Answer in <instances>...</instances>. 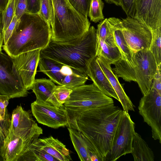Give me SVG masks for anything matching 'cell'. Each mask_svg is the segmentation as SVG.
I'll return each instance as SVG.
<instances>
[{
	"label": "cell",
	"instance_id": "obj_3",
	"mask_svg": "<svg viewBox=\"0 0 161 161\" xmlns=\"http://www.w3.org/2000/svg\"><path fill=\"white\" fill-rule=\"evenodd\" d=\"M96 29L93 26L82 36L66 42L51 40L40 56L86 74V64L96 56Z\"/></svg>",
	"mask_w": 161,
	"mask_h": 161
},
{
	"label": "cell",
	"instance_id": "obj_39",
	"mask_svg": "<svg viewBox=\"0 0 161 161\" xmlns=\"http://www.w3.org/2000/svg\"><path fill=\"white\" fill-rule=\"evenodd\" d=\"M3 42V25L2 18V12L0 11V52L2 51Z\"/></svg>",
	"mask_w": 161,
	"mask_h": 161
},
{
	"label": "cell",
	"instance_id": "obj_26",
	"mask_svg": "<svg viewBox=\"0 0 161 161\" xmlns=\"http://www.w3.org/2000/svg\"><path fill=\"white\" fill-rule=\"evenodd\" d=\"M97 38L107 45L116 47L113 29L107 18L101 21L97 25L96 29Z\"/></svg>",
	"mask_w": 161,
	"mask_h": 161
},
{
	"label": "cell",
	"instance_id": "obj_25",
	"mask_svg": "<svg viewBox=\"0 0 161 161\" xmlns=\"http://www.w3.org/2000/svg\"><path fill=\"white\" fill-rule=\"evenodd\" d=\"M96 56L103 58L111 64H113L121 58L117 47H114L108 45L97 38Z\"/></svg>",
	"mask_w": 161,
	"mask_h": 161
},
{
	"label": "cell",
	"instance_id": "obj_17",
	"mask_svg": "<svg viewBox=\"0 0 161 161\" xmlns=\"http://www.w3.org/2000/svg\"><path fill=\"white\" fill-rule=\"evenodd\" d=\"M86 66V74L93 83L107 96L119 101L116 94L97 62L96 56L89 60Z\"/></svg>",
	"mask_w": 161,
	"mask_h": 161
},
{
	"label": "cell",
	"instance_id": "obj_8",
	"mask_svg": "<svg viewBox=\"0 0 161 161\" xmlns=\"http://www.w3.org/2000/svg\"><path fill=\"white\" fill-rule=\"evenodd\" d=\"M28 92L14 62L13 58L0 52V95L9 99L26 96Z\"/></svg>",
	"mask_w": 161,
	"mask_h": 161
},
{
	"label": "cell",
	"instance_id": "obj_19",
	"mask_svg": "<svg viewBox=\"0 0 161 161\" xmlns=\"http://www.w3.org/2000/svg\"><path fill=\"white\" fill-rule=\"evenodd\" d=\"M35 144L58 161L72 160L69 151L65 146L58 139L52 136L38 139Z\"/></svg>",
	"mask_w": 161,
	"mask_h": 161
},
{
	"label": "cell",
	"instance_id": "obj_21",
	"mask_svg": "<svg viewBox=\"0 0 161 161\" xmlns=\"http://www.w3.org/2000/svg\"><path fill=\"white\" fill-rule=\"evenodd\" d=\"M132 154L135 161H154L153 152L138 133L135 132L132 144Z\"/></svg>",
	"mask_w": 161,
	"mask_h": 161
},
{
	"label": "cell",
	"instance_id": "obj_11",
	"mask_svg": "<svg viewBox=\"0 0 161 161\" xmlns=\"http://www.w3.org/2000/svg\"><path fill=\"white\" fill-rule=\"evenodd\" d=\"M31 107L33 115L39 123L54 129L68 127L69 118L64 107L58 108L36 101Z\"/></svg>",
	"mask_w": 161,
	"mask_h": 161
},
{
	"label": "cell",
	"instance_id": "obj_10",
	"mask_svg": "<svg viewBox=\"0 0 161 161\" xmlns=\"http://www.w3.org/2000/svg\"><path fill=\"white\" fill-rule=\"evenodd\" d=\"M139 114L151 128L152 137L161 143V94L151 88L141 98L138 107Z\"/></svg>",
	"mask_w": 161,
	"mask_h": 161
},
{
	"label": "cell",
	"instance_id": "obj_40",
	"mask_svg": "<svg viewBox=\"0 0 161 161\" xmlns=\"http://www.w3.org/2000/svg\"><path fill=\"white\" fill-rule=\"evenodd\" d=\"M8 130H5L0 126V146L1 147L3 145V141Z\"/></svg>",
	"mask_w": 161,
	"mask_h": 161
},
{
	"label": "cell",
	"instance_id": "obj_24",
	"mask_svg": "<svg viewBox=\"0 0 161 161\" xmlns=\"http://www.w3.org/2000/svg\"><path fill=\"white\" fill-rule=\"evenodd\" d=\"M70 137L74 148L81 161H91L86 144L80 131L68 127Z\"/></svg>",
	"mask_w": 161,
	"mask_h": 161
},
{
	"label": "cell",
	"instance_id": "obj_4",
	"mask_svg": "<svg viewBox=\"0 0 161 161\" xmlns=\"http://www.w3.org/2000/svg\"><path fill=\"white\" fill-rule=\"evenodd\" d=\"M51 40L66 42L80 37L89 30L87 18L79 13L68 0H49Z\"/></svg>",
	"mask_w": 161,
	"mask_h": 161
},
{
	"label": "cell",
	"instance_id": "obj_43",
	"mask_svg": "<svg viewBox=\"0 0 161 161\" xmlns=\"http://www.w3.org/2000/svg\"><path fill=\"white\" fill-rule=\"evenodd\" d=\"M4 119V120H2L0 116V126L2 127L5 130H7V121Z\"/></svg>",
	"mask_w": 161,
	"mask_h": 161
},
{
	"label": "cell",
	"instance_id": "obj_34",
	"mask_svg": "<svg viewBox=\"0 0 161 161\" xmlns=\"http://www.w3.org/2000/svg\"><path fill=\"white\" fill-rule=\"evenodd\" d=\"M26 0H15V15L18 19L26 13Z\"/></svg>",
	"mask_w": 161,
	"mask_h": 161
},
{
	"label": "cell",
	"instance_id": "obj_5",
	"mask_svg": "<svg viewBox=\"0 0 161 161\" xmlns=\"http://www.w3.org/2000/svg\"><path fill=\"white\" fill-rule=\"evenodd\" d=\"M136 63L135 67L130 66L126 61L120 58L114 63L112 69L118 77L126 81L137 83L143 95L151 88L158 65L153 54L149 50L142 49L134 53Z\"/></svg>",
	"mask_w": 161,
	"mask_h": 161
},
{
	"label": "cell",
	"instance_id": "obj_15",
	"mask_svg": "<svg viewBox=\"0 0 161 161\" xmlns=\"http://www.w3.org/2000/svg\"><path fill=\"white\" fill-rule=\"evenodd\" d=\"M42 130L33 119L31 114L17 106L13 111L8 131L25 139Z\"/></svg>",
	"mask_w": 161,
	"mask_h": 161
},
{
	"label": "cell",
	"instance_id": "obj_33",
	"mask_svg": "<svg viewBox=\"0 0 161 161\" xmlns=\"http://www.w3.org/2000/svg\"><path fill=\"white\" fill-rule=\"evenodd\" d=\"M136 0H121V7L127 16L133 18Z\"/></svg>",
	"mask_w": 161,
	"mask_h": 161
},
{
	"label": "cell",
	"instance_id": "obj_28",
	"mask_svg": "<svg viewBox=\"0 0 161 161\" xmlns=\"http://www.w3.org/2000/svg\"><path fill=\"white\" fill-rule=\"evenodd\" d=\"M104 6L102 0H91L88 14L91 21L96 23L104 19L103 13Z\"/></svg>",
	"mask_w": 161,
	"mask_h": 161
},
{
	"label": "cell",
	"instance_id": "obj_18",
	"mask_svg": "<svg viewBox=\"0 0 161 161\" xmlns=\"http://www.w3.org/2000/svg\"><path fill=\"white\" fill-rule=\"evenodd\" d=\"M56 85L50 79H35L31 90L35 93L36 101L58 108L64 107L54 97L53 91Z\"/></svg>",
	"mask_w": 161,
	"mask_h": 161
},
{
	"label": "cell",
	"instance_id": "obj_20",
	"mask_svg": "<svg viewBox=\"0 0 161 161\" xmlns=\"http://www.w3.org/2000/svg\"><path fill=\"white\" fill-rule=\"evenodd\" d=\"M108 19L113 29L115 43L121 53V58L125 61L130 66L135 67L136 63L134 57V53L129 48L121 31L117 27L112 17Z\"/></svg>",
	"mask_w": 161,
	"mask_h": 161
},
{
	"label": "cell",
	"instance_id": "obj_30",
	"mask_svg": "<svg viewBox=\"0 0 161 161\" xmlns=\"http://www.w3.org/2000/svg\"><path fill=\"white\" fill-rule=\"evenodd\" d=\"M72 91V89L64 86L56 85L53 94L58 102L61 104L63 105L69 98Z\"/></svg>",
	"mask_w": 161,
	"mask_h": 161
},
{
	"label": "cell",
	"instance_id": "obj_9",
	"mask_svg": "<svg viewBox=\"0 0 161 161\" xmlns=\"http://www.w3.org/2000/svg\"><path fill=\"white\" fill-rule=\"evenodd\" d=\"M135 132V123L129 113L123 110L115 132L111 149L105 161H115L123 155L131 153Z\"/></svg>",
	"mask_w": 161,
	"mask_h": 161
},
{
	"label": "cell",
	"instance_id": "obj_44",
	"mask_svg": "<svg viewBox=\"0 0 161 161\" xmlns=\"http://www.w3.org/2000/svg\"><path fill=\"white\" fill-rule=\"evenodd\" d=\"M1 147L0 146V161H3V158L1 155Z\"/></svg>",
	"mask_w": 161,
	"mask_h": 161
},
{
	"label": "cell",
	"instance_id": "obj_22",
	"mask_svg": "<svg viewBox=\"0 0 161 161\" xmlns=\"http://www.w3.org/2000/svg\"><path fill=\"white\" fill-rule=\"evenodd\" d=\"M63 64L40 56L38 65L40 71L53 82L62 85L64 77L61 71Z\"/></svg>",
	"mask_w": 161,
	"mask_h": 161
},
{
	"label": "cell",
	"instance_id": "obj_41",
	"mask_svg": "<svg viewBox=\"0 0 161 161\" xmlns=\"http://www.w3.org/2000/svg\"><path fill=\"white\" fill-rule=\"evenodd\" d=\"M9 0H0V11L2 12L7 6Z\"/></svg>",
	"mask_w": 161,
	"mask_h": 161
},
{
	"label": "cell",
	"instance_id": "obj_1",
	"mask_svg": "<svg viewBox=\"0 0 161 161\" xmlns=\"http://www.w3.org/2000/svg\"><path fill=\"white\" fill-rule=\"evenodd\" d=\"M122 112L120 108L110 104L89 109L76 120L72 129L88 139L99 161H106Z\"/></svg>",
	"mask_w": 161,
	"mask_h": 161
},
{
	"label": "cell",
	"instance_id": "obj_42",
	"mask_svg": "<svg viewBox=\"0 0 161 161\" xmlns=\"http://www.w3.org/2000/svg\"><path fill=\"white\" fill-rule=\"evenodd\" d=\"M105 1L109 4L113 3L117 6H121V0H105Z\"/></svg>",
	"mask_w": 161,
	"mask_h": 161
},
{
	"label": "cell",
	"instance_id": "obj_6",
	"mask_svg": "<svg viewBox=\"0 0 161 161\" xmlns=\"http://www.w3.org/2000/svg\"><path fill=\"white\" fill-rule=\"evenodd\" d=\"M69 98L64 104L69 120L68 127L73 128L76 120L83 112L93 108L114 103L93 83L72 88Z\"/></svg>",
	"mask_w": 161,
	"mask_h": 161
},
{
	"label": "cell",
	"instance_id": "obj_36",
	"mask_svg": "<svg viewBox=\"0 0 161 161\" xmlns=\"http://www.w3.org/2000/svg\"><path fill=\"white\" fill-rule=\"evenodd\" d=\"M151 88H154L161 94V66H158L157 70L153 81Z\"/></svg>",
	"mask_w": 161,
	"mask_h": 161
},
{
	"label": "cell",
	"instance_id": "obj_16",
	"mask_svg": "<svg viewBox=\"0 0 161 161\" xmlns=\"http://www.w3.org/2000/svg\"><path fill=\"white\" fill-rule=\"evenodd\" d=\"M96 57L97 62L116 94L123 110L127 113L130 111H134L135 106L119 83L117 75L113 71L111 64L103 57Z\"/></svg>",
	"mask_w": 161,
	"mask_h": 161
},
{
	"label": "cell",
	"instance_id": "obj_13",
	"mask_svg": "<svg viewBox=\"0 0 161 161\" xmlns=\"http://www.w3.org/2000/svg\"><path fill=\"white\" fill-rule=\"evenodd\" d=\"M41 130L26 139L16 136L8 131L1 148V155L3 161H18L20 157L42 134Z\"/></svg>",
	"mask_w": 161,
	"mask_h": 161
},
{
	"label": "cell",
	"instance_id": "obj_12",
	"mask_svg": "<svg viewBox=\"0 0 161 161\" xmlns=\"http://www.w3.org/2000/svg\"><path fill=\"white\" fill-rule=\"evenodd\" d=\"M41 50L22 53L13 58L14 62L25 89L31 88L35 80Z\"/></svg>",
	"mask_w": 161,
	"mask_h": 161
},
{
	"label": "cell",
	"instance_id": "obj_27",
	"mask_svg": "<svg viewBox=\"0 0 161 161\" xmlns=\"http://www.w3.org/2000/svg\"><path fill=\"white\" fill-rule=\"evenodd\" d=\"M161 27H159L151 31L152 40L149 49L154 57L158 66H160L161 64Z\"/></svg>",
	"mask_w": 161,
	"mask_h": 161
},
{
	"label": "cell",
	"instance_id": "obj_35",
	"mask_svg": "<svg viewBox=\"0 0 161 161\" xmlns=\"http://www.w3.org/2000/svg\"><path fill=\"white\" fill-rule=\"evenodd\" d=\"M27 12L39 14L40 9V0H26Z\"/></svg>",
	"mask_w": 161,
	"mask_h": 161
},
{
	"label": "cell",
	"instance_id": "obj_7",
	"mask_svg": "<svg viewBox=\"0 0 161 161\" xmlns=\"http://www.w3.org/2000/svg\"><path fill=\"white\" fill-rule=\"evenodd\" d=\"M112 18L117 27L121 31L133 53L142 49H149L152 33L149 28L130 16L122 19L115 17Z\"/></svg>",
	"mask_w": 161,
	"mask_h": 161
},
{
	"label": "cell",
	"instance_id": "obj_37",
	"mask_svg": "<svg viewBox=\"0 0 161 161\" xmlns=\"http://www.w3.org/2000/svg\"><path fill=\"white\" fill-rule=\"evenodd\" d=\"M18 19L14 15L13 18L6 30L3 32V43L5 44L11 36L15 27Z\"/></svg>",
	"mask_w": 161,
	"mask_h": 161
},
{
	"label": "cell",
	"instance_id": "obj_23",
	"mask_svg": "<svg viewBox=\"0 0 161 161\" xmlns=\"http://www.w3.org/2000/svg\"><path fill=\"white\" fill-rule=\"evenodd\" d=\"M61 71L64 77L62 85L71 88L85 84L88 79V76L68 66L63 65Z\"/></svg>",
	"mask_w": 161,
	"mask_h": 161
},
{
	"label": "cell",
	"instance_id": "obj_2",
	"mask_svg": "<svg viewBox=\"0 0 161 161\" xmlns=\"http://www.w3.org/2000/svg\"><path fill=\"white\" fill-rule=\"evenodd\" d=\"M50 25L39 14L26 13L18 19L3 49L12 58L46 47L51 40Z\"/></svg>",
	"mask_w": 161,
	"mask_h": 161
},
{
	"label": "cell",
	"instance_id": "obj_29",
	"mask_svg": "<svg viewBox=\"0 0 161 161\" xmlns=\"http://www.w3.org/2000/svg\"><path fill=\"white\" fill-rule=\"evenodd\" d=\"M15 0H9L6 7L2 12L3 32L7 28L15 15Z\"/></svg>",
	"mask_w": 161,
	"mask_h": 161
},
{
	"label": "cell",
	"instance_id": "obj_14",
	"mask_svg": "<svg viewBox=\"0 0 161 161\" xmlns=\"http://www.w3.org/2000/svg\"><path fill=\"white\" fill-rule=\"evenodd\" d=\"M133 18L151 31L161 27V0H136Z\"/></svg>",
	"mask_w": 161,
	"mask_h": 161
},
{
	"label": "cell",
	"instance_id": "obj_31",
	"mask_svg": "<svg viewBox=\"0 0 161 161\" xmlns=\"http://www.w3.org/2000/svg\"><path fill=\"white\" fill-rule=\"evenodd\" d=\"M79 13L87 18L91 0H68Z\"/></svg>",
	"mask_w": 161,
	"mask_h": 161
},
{
	"label": "cell",
	"instance_id": "obj_38",
	"mask_svg": "<svg viewBox=\"0 0 161 161\" xmlns=\"http://www.w3.org/2000/svg\"><path fill=\"white\" fill-rule=\"evenodd\" d=\"M9 99L7 95H0V116L2 120L5 119L6 108Z\"/></svg>",
	"mask_w": 161,
	"mask_h": 161
},
{
	"label": "cell",
	"instance_id": "obj_32",
	"mask_svg": "<svg viewBox=\"0 0 161 161\" xmlns=\"http://www.w3.org/2000/svg\"><path fill=\"white\" fill-rule=\"evenodd\" d=\"M39 14L50 25L49 0H40V9Z\"/></svg>",
	"mask_w": 161,
	"mask_h": 161
}]
</instances>
